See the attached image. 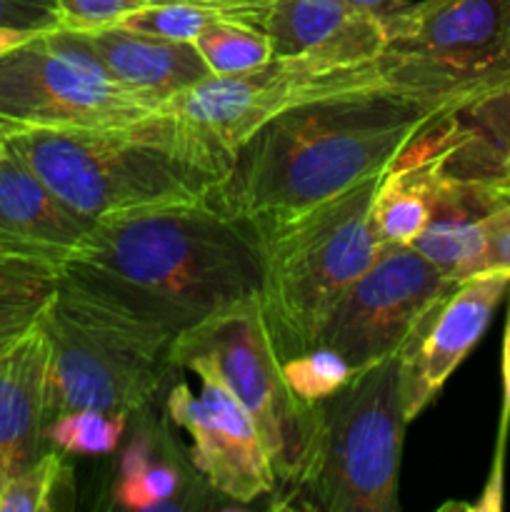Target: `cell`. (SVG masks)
Here are the masks:
<instances>
[{
  "instance_id": "6da1fadb",
  "label": "cell",
  "mask_w": 510,
  "mask_h": 512,
  "mask_svg": "<svg viewBox=\"0 0 510 512\" xmlns=\"http://www.w3.org/2000/svg\"><path fill=\"white\" fill-rule=\"evenodd\" d=\"M260 230L215 205L103 218L60 263V283L173 345L210 315L258 295Z\"/></svg>"
},
{
  "instance_id": "7a4b0ae2",
  "label": "cell",
  "mask_w": 510,
  "mask_h": 512,
  "mask_svg": "<svg viewBox=\"0 0 510 512\" xmlns=\"http://www.w3.org/2000/svg\"><path fill=\"white\" fill-rule=\"evenodd\" d=\"M443 115L390 85L305 100L233 150L213 203L253 223L300 213L383 175Z\"/></svg>"
},
{
  "instance_id": "3957f363",
  "label": "cell",
  "mask_w": 510,
  "mask_h": 512,
  "mask_svg": "<svg viewBox=\"0 0 510 512\" xmlns=\"http://www.w3.org/2000/svg\"><path fill=\"white\" fill-rule=\"evenodd\" d=\"M5 143L93 223L213 200L230 165L200 130L163 110L110 128L15 125Z\"/></svg>"
},
{
  "instance_id": "277c9868",
  "label": "cell",
  "mask_w": 510,
  "mask_h": 512,
  "mask_svg": "<svg viewBox=\"0 0 510 512\" xmlns=\"http://www.w3.org/2000/svg\"><path fill=\"white\" fill-rule=\"evenodd\" d=\"M383 175L283 218L260 220V313L280 360L318 348L320 330L345 290L373 265L383 245L370 205Z\"/></svg>"
},
{
  "instance_id": "5b68a950",
  "label": "cell",
  "mask_w": 510,
  "mask_h": 512,
  "mask_svg": "<svg viewBox=\"0 0 510 512\" xmlns=\"http://www.w3.org/2000/svg\"><path fill=\"white\" fill-rule=\"evenodd\" d=\"M408 423L395 355L353 373L333 395L305 405L293 498L325 512L398 510Z\"/></svg>"
},
{
  "instance_id": "8992f818",
  "label": "cell",
  "mask_w": 510,
  "mask_h": 512,
  "mask_svg": "<svg viewBox=\"0 0 510 512\" xmlns=\"http://www.w3.org/2000/svg\"><path fill=\"white\" fill-rule=\"evenodd\" d=\"M383 25L385 83L445 115L510 75V0H420Z\"/></svg>"
},
{
  "instance_id": "52a82bcc",
  "label": "cell",
  "mask_w": 510,
  "mask_h": 512,
  "mask_svg": "<svg viewBox=\"0 0 510 512\" xmlns=\"http://www.w3.org/2000/svg\"><path fill=\"white\" fill-rule=\"evenodd\" d=\"M48 340V423L98 410L128 418L160 388L170 343L60 283L40 320Z\"/></svg>"
},
{
  "instance_id": "ba28073f",
  "label": "cell",
  "mask_w": 510,
  "mask_h": 512,
  "mask_svg": "<svg viewBox=\"0 0 510 512\" xmlns=\"http://www.w3.org/2000/svg\"><path fill=\"white\" fill-rule=\"evenodd\" d=\"M155 113L108 73L78 30L38 33L0 55V118L18 128H110Z\"/></svg>"
},
{
  "instance_id": "9c48e42d",
  "label": "cell",
  "mask_w": 510,
  "mask_h": 512,
  "mask_svg": "<svg viewBox=\"0 0 510 512\" xmlns=\"http://www.w3.org/2000/svg\"><path fill=\"white\" fill-rule=\"evenodd\" d=\"M203 360L255 420L278 483H290L303 450L305 405L293 398L260 313L258 295L193 325L170 345V368Z\"/></svg>"
},
{
  "instance_id": "30bf717a",
  "label": "cell",
  "mask_w": 510,
  "mask_h": 512,
  "mask_svg": "<svg viewBox=\"0 0 510 512\" xmlns=\"http://www.w3.org/2000/svg\"><path fill=\"white\" fill-rule=\"evenodd\" d=\"M368 85H388L378 60L350 65L320 55L270 58L245 73L210 75L160 110L193 125L230 158L248 135L283 110L320 95Z\"/></svg>"
},
{
  "instance_id": "8fae6325",
  "label": "cell",
  "mask_w": 510,
  "mask_h": 512,
  "mask_svg": "<svg viewBox=\"0 0 510 512\" xmlns=\"http://www.w3.org/2000/svg\"><path fill=\"white\" fill-rule=\"evenodd\" d=\"M453 285L413 245H383L330 310L318 348L333 350L353 373L393 358L428 305Z\"/></svg>"
},
{
  "instance_id": "7c38bea8",
  "label": "cell",
  "mask_w": 510,
  "mask_h": 512,
  "mask_svg": "<svg viewBox=\"0 0 510 512\" xmlns=\"http://www.w3.org/2000/svg\"><path fill=\"white\" fill-rule=\"evenodd\" d=\"M183 370L200 380L198 393L188 383L173 385L165 408L190 438V458L200 478L218 495L243 505L273 493L278 475L245 405L203 360H190Z\"/></svg>"
},
{
  "instance_id": "4fadbf2b",
  "label": "cell",
  "mask_w": 510,
  "mask_h": 512,
  "mask_svg": "<svg viewBox=\"0 0 510 512\" xmlns=\"http://www.w3.org/2000/svg\"><path fill=\"white\" fill-rule=\"evenodd\" d=\"M508 285V275H473L438 295L420 315L395 355L403 410L410 423L433 403L483 338Z\"/></svg>"
},
{
  "instance_id": "5bb4252c",
  "label": "cell",
  "mask_w": 510,
  "mask_h": 512,
  "mask_svg": "<svg viewBox=\"0 0 510 512\" xmlns=\"http://www.w3.org/2000/svg\"><path fill=\"white\" fill-rule=\"evenodd\" d=\"M273 58L320 55L368 65L385 48V25L348 0H273L260 18Z\"/></svg>"
},
{
  "instance_id": "9a60e30c",
  "label": "cell",
  "mask_w": 510,
  "mask_h": 512,
  "mask_svg": "<svg viewBox=\"0 0 510 512\" xmlns=\"http://www.w3.org/2000/svg\"><path fill=\"white\" fill-rule=\"evenodd\" d=\"M93 220L75 213L5 143L0 150V248L23 250L63 263L85 240Z\"/></svg>"
},
{
  "instance_id": "2e32d148",
  "label": "cell",
  "mask_w": 510,
  "mask_h": 512,
  "mask_svg": "<svg viewBox=\"0 0 510 512\" xmlns=\"http://www.w3.org/2000/svg\"><path fill=\"white\" fill-rule=\"evenodd\" d=\"M440 168L510 203V75L443 115Z\"/></svg>"
},
{
  "instance_id": "e0dca14e",
  "label": "cell",
  "mask_w": 510,
  "mask_h": 512,
  "mask_svg": "<svg viewBox=\"0 0 510 512\" xmlns=\"http://www.w3.org/2000/svg\"><path fill=\"white\" fill-rule=\"evenodd\" d=\"M78 33L108 68V73L128 93L155 110L170 103L175 95L210 78L208 65L200 58L195 43L153 38L123 25L90 30V33L78 30Z\"/></svg>"
},
{
  "instance_id": "ac0fdd59",
  "label": "cell",
  "mask_w": 510,
  "mask_h": 512,
  "mask_svg": "<svg viewBox=\"0 0 510 512\" xmlns=\"http://www.w3.org/2000/svg\"><path fill=\"white\" fill-rule=\"evenodd\" d=\"M48 340L40 323L0 350V478L45 453Z\"/></svg>"
},
{
  "instance_id": "d6986e66",
  "label": "cell",
  "mask_w": 510,
  "mask_h": 512,
  "mask_svg": "<svg viewBox=\"0 0 510 512\" xmlns=\"http://www.w3.org/2000/svg\"><path fill=\"white\" fill-rule=\"evenodd\" d=\"M60 288V263L23 250L0 248V350L43 320Z\"/></svg>"
},
{
  "instance_id": "ffe728a7",
  "label": "cell",
  "mask_w": 510,
  "mask_h": 512,
  "mask_svg": "<svg viewBox=\"0 0 510 512\" xmlns=\"http://www.w3.org/2000/svg\"><path fill=\"white\" fill-rule=\"evenodd\" d=\"M193 43L210 75L245 73L273 58V48L263 28L240 18L215 20Z\"/></svg>"
},
{
  "instance_id": "44dd1931",
  "label": "cell",
  "mask_w": 510,
  "mask_h": 512,
  "mask_svg": "<svg viewBox=\"0 0 510 512\" xmlns=\"http://www.w3.org/2000/svg\"><path fill=\"white\" fill-rule=\"evenodd\" d=\"M178 493V473L165 463H153L143 443H133L120 463V483L115 500L128 510L148 512L178 508L173 503Z\"/></svg>"
},
{
  "instance_id": "7402d4cb",
  "label": "cell",
  "mask_w": 510,
  "mask_h": 512,
  "mask_svg": "<svg viewBox=\"0 0 510 512\" xmlns=\"http://www.w3.org/2000/svg\"><path fill=\"white\" fill-rule=\"evenodd\" d=\"M125 420L98 410L63 413L45 425V443L70 455H108L118 448Z\"/></svg>"
},
{
  "instance_id": "603a6c76",
  "label": "cell",
  "mask_w": 510,
  "mask_h": 512,
  "mask_svg": "<svg viewBox=\"0 0 510 512\" xmlns=\"http://www.w3.org/2000/svg\"><path fill=\"white\" fill-rule=\"evenodd\" d=\"M223 18H235V15L198 3H150L138 13L128 15L120 25L135 33L153 35V38L193 43L208 25Z\"/></svg>"
},
{
  "instance_id": "cb8c5ba5",
  "label": "cell",
  "mask_w": 510,
  "mask_h": 512,
  "mask_svg": "<svg viewBox=\"0 0 510 512\" xmlns=\"http://www.w3.org/2000/svg\"><path fill=\"white\" fill-rule=\"evenodd\" d=\"M63 475L60 450L43 453L25 468L0 478V512H50Z\"/></svg>"
},
{
  "instance_id": "d4e9b609",
  "label": "cell",
  "mask_w": 510,
  "mask_h": 512,
  "mask_svg": "<svg viewBox=\"0 0 510 512\" xmlns=\"http://www.w3.org/2000/svg\"><path fill=\"white\" fill-rule=\"evenodd\" d=\"M283 378L300 405H313L343 388L353 378V370L333 350L313 348L283 360Z\"/></svg>"
},
{
  "instance_id": "484cf974",
  "label": "cell",
  "mask_w": 510,
  "mask_h": 512,
  "mask_svg": "<svg viewBox=\"0 0 510 512\" xmlns=\"http://www.w3.org/2000/svg\"><path fill=\"white\" fill-rule=\"evenodd\" d=\"M60 10V28L68 30H103L123 23L128 15L153 0H55Z\"/></svg>"
},
{
  "instance_id": "4316f807",
  "label": "cell",
  "mask_w": 510,
  "mask_h": 512,
  "mask_svg": "<svg viewBox=\"0 0 510 512\" xmlns=\"http://www.w3.org/2000/svg\"><path fill=\"white\" fill-rule=\"evenodd\" d=\"M500 273L510 278V203L483 218V245L473 275Z\"/></svg>"
},
{
  "instance_id": "83f0119b",
  "label": "cell",
  "mask_w": 510,
  "mask_h": 512,
  "mask_svg": "<svg viewBox=\"0 0 510 512\" xmlns=\"http://www.w3.org/2000/svg\"><path fill=\"white\" fill-rule=\"evenodd\" d=\"M0 28L20 33H48L60 28L55 0H0Z\"/></svg>"
},
{
  "instance_id": "f1b7e54d",
  "label": "cell",
  "mask_w": 510,
  "mask_h": 512,
  "mask_svg": "<svg viewBox=\"0 0 510 512\" xmlns=\"http://www.w3.org/2000/svg\"><path fill=\"white\" fill-rule=\"evenodd\" d=\"M508 425H510V310H508V323H505V335H503V408H500L498 455H495V468H493L495 480H500V470H503V445H505V438H508Z\"/></svg>"
},
{
  "instance_id": "f546056e",
  "label": "cell",
  "mask_w": 510,
  "mask_h": 512,
  "mask_svg": "<svg viewBox=\"0 0 510 512\" xmlns=\"http://www.w3.org/2000/svg\"><path fill=\"white\" fill-rule=\"evenodd\" d=\"M153 3H198L210 5V8L225 10V13L235 15V18L250 20V23H260L265 10L270 8L273 0H153Z\"/></svg>"
},
{
  "instance_id": "4dcf8cb0",
  "label": "cell",
  "mask_w": 510,
  "mask_h": 512,
  "mask_svg": "<svg viewBox=\"0 0 510 512\" xmlns=\"http://www.w3.org/2000/svg\"><path fill=\"white\" fill-rule=\"evenodd\" d=\"M348 3L355 5L358 10H363V13H370L375 15V18L385 20L390 18V15L398 13V10H403L410 0H348Z\"/></svg>"
},
{
  "instance_id": "1f68e13d",
  "label": "cell",
  "mask_w": 510,
  "mask_h": 512,
  "mask_svg": "<svg viewBox=\"0 0 510 512\" xmlns=\"http://www.w3.org/2000/svg\"><path fill=\"white\" fill-rule=\"evenodd\" d=\"M28 38H33V33H20V30L0 28V55L8 53V50H13V48H18V45L25 43Z\"/></svg>"
},
{
  "instance_id": "d6a6232c",
  "label": "cell",
  "mask_w": 510,
  "mask_h": 512,
  "mask_svg": "<svg viewBox=\"0 0 510 512\" xmlns=\"http://www.w3.org/2000/svg\"><path fill=\"white\" fill-rule=\"evenodd\" d=\"M13 128H15L13 123H8V120L0 118V150L5 148V138H8V133H10V130H13Z\"/></svg>"
}]
</instances>
